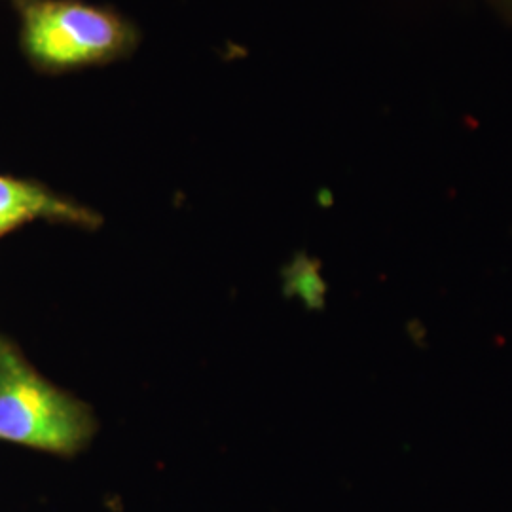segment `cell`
<instances>
[{"mask_svg":"<svg viewBox=\"0 0 512 512\" xmlns=\"http://www.w3.org/2000/svg\"><path fill=\"white\" fill-rule=\"evenodd\" d=\"M19 42L29 63L48 74L103 67L126 59L139 27L110 6L84 0H12Z\"/></svg>","mask_w":512,"mask_h":512,"instance_id":"6da1fadb","label":"cell"},{"mask_svg":"<svg viewBox=\"0 0 512 512\" xmlns=\"http://www.w3.org/2000/svg\"><path fill=\"white\" fill-rule=\"evenodd\" d=\"M93 433L92 410L42 378L0 334V440L73 456Z\"/></svg>","mask_w":512,"mask_h":512,"instance_id":"7a4b0ae2","label":"cell"},{"mask_svg":"<svg viewBox=\"0 0 512 512\" xmlns=\"http://www.w3.org/2000/svg\"><path fill=\"white\" fill-rule=\"evenodd\" d=\"M35 220L88 230L101 226L99 213L90 207L65 198L44 184L0 175V238Z\"/></svg>","mask_w":512,"mask_h":512,"instance_id":"3957f363","label":"cell"},{"mask_svg":"<svg viewBox=\"0 0 512 512\" xmlns=\"http://www.w3.org/2000/svg\"><path fill=\"white\" fill-rule=\"evenodd\" d=\"M497 10L512 21V0H494Z\"/></svg>","mask_w":512,"mask_h":512,"instance_id":"277c9868","label":"cell"}]
</instances>
